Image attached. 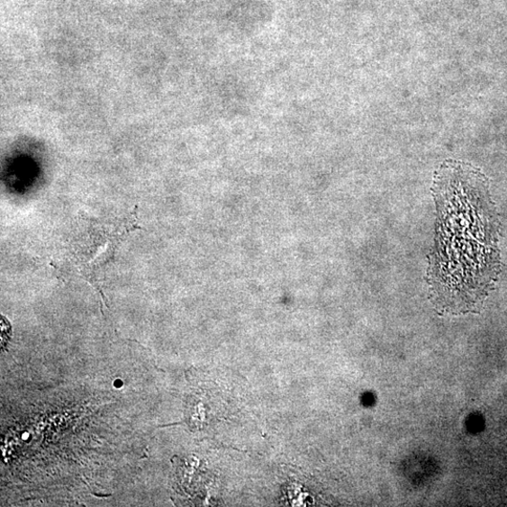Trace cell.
Here are the masks:
<instances>
[{"mask_svg": "<svg viewBox=\"0 0 507 507\" xmlns=\"http://www.w3.org/2000/svg\"><path fill=\"white\" fill-rule=\"evenodd\" d=\"M435 245L430 257V299L440 313L474 312L497 281L499 222L489 181L474 166L448 160L435 172Z\"/></svg>", "mask_w": 507, "mask_h": 507, "instance_id": "6da1fadb", "label": "cell"}, {"mask_svg": "<svg viewBox=\"0 0 507 507\" xmlns=\"http://www.w3.org/2000/svg\"><path fill=\"white\" fill-rule=\"evenodd\" d=\"M86 223L83 231L71 240L69 256L81 277L95 285L99 290L98 285L110 264L115 260L123 238L139 227L134 216L116 218L113 222L86 220Z\"/></svg>", "mask_w": 507, "mask_h": 507, "instance_id": "7a4b0ae2", "label": "cell"}, {"mask_svg": "<svg viewBox=\"0 0 507 507\" xmlns=\"http://www.w3.org/2000/svg\"><path fill=\"white\" fill-rule=\"evenodd\" d=\"M115 386H116V387H121V386H122V383L121 381H116V382H115Z\"/></svg>", "mask_w": 507, "mask_h": 507, "instance_id": "3957f363", "label": "cell"}]
</instances>
